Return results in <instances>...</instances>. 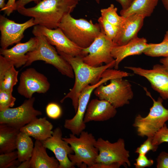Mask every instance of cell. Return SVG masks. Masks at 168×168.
Wrapping results in <instances>:
<instances>
[{"instance_id": "cell-1", "label": "cell", "mask_w": 168, "mask_h": 168, "mask_svg": "<svg viewBox=\"0 0 168 168\" xmlns=\"http://www.w3.org/2000/svg\"><path fill=\"white\" fill-rule=\"evenodd\" d=\"M79 0H43L32 7H23L17 11L24 16L34 19L36 25L54 29L63 17L72 12L78 4Z\"/></svg>"}, {"instance_id": "cell-2", "label": "cell", "mask_w": 168, "mask_h": 168, "mask_svg": "<svg viewBox=\"0 0 168 168\" xmlns=\"http://www.w3.org/2000/svg\"><path fill=\"white\" fill-rule=\"evenodd\" d=\"M57 51L70 64L75 77L73 87L61 100L60 102H63L66 99H70L76 112L78 107L79 96L82 89L88 85L97 83L106 69L114 67L115 60L108 64L97 67H93L84 63L81 57L72 56L63 52Z\"/></svg>"}, {"instance_id": "cell-3", "label": "cell", "mask_w": 168, "mask_h": 168, "mask_svg": "<svg viewBox=\"0 0 168 168\" xmlns=\"http://www.w3.org/2000/svg\"><path fill=\"white\" fill-rule=\"evenodd\" d=\"M67 37L82 49L88 47L101 32L99 23L84 18L76 19L70 13L66 15L58 25Z\"/></svg>"}, {"instance_id": "cell-4", "label": "cell", "mask_w": 168, "mask_h": 168, "mask_svg": "<svg viewBox=\"0 0 168 168\" xmlns=\"http://www.w3.org/2000/svg\"><path fill=\"white\" fill-rule=\"evenodd\" d=\"M79 136L77 137L71 133L69 138H63L74 152V154H69L68 158L74 166L91 168L99 154V151L95 145L96 140L92 133L84 131Z\"/></svg>"}, {"instance_id": "cell-5", "label": "cell", "mask_w": 168, "mask_h": 168, "mask_svg": "<svg viewBox=\"0 0 168 168\" xmlns=\"http://www.w3.org/2000/svg\"><path fill=\"white\" fill-rule=\"evenodd\" d=\"M34 36L38 38V44L35 49L26 54L27 61L23 67L29 66L35 61H43L54 66L62 75L73 78L74 75L70 64L58 54L45 37L41 34Z\"/></svg>"}, {"instance_id": "cell-6", "label": "cell", "mask_w": 168, "mask_h": 168, "mask_svg": "<svg viewBox=\"0 0 168 168\" xmlns=\"http://www.w3.org/2000/svg\"><path fill=\"white\" fill-rule=\"evenodd\" d=\"M144 89L146 95L152 100L153 105L146 117L138 114L133 125L136 128L138 136L153 138L168 121V109L163 106V99L161 97H158L156 100L147 89L144 88Z\"/></svg>"}, {"instance_id": "cell-7", "label": "cell", "mask_w": 168, "mask_h": 168, "mask_svg": "<svg viewBox=\"0 0 168 168\" xmlns=\"http://www.w3.org/2000/svg\"><path fill=\"white\" fill-rule=\"evenodd\" d=\"M115 77V73L113 70L107 69L102 73L101 78L97 83L84 87L79 96L76 114L72 119L65 120L64 128L70 130L72 133L77 136L79 135L86 128L84 118L92 92L100 85Z\"/></svg>"}, {"instance_id": "cell-8", "label": "cell", "mask_w": 168, "mask_h": 168, "mask_svg": "<svg viewBox=\"0 0 168 168\" xmlns=\"http://www.w3.org/2000/svg\"><path fill=\"white\" fill-rule=\"evenodd\" d=\"M95 145L99 151L95 163L107 164L111 168L131 166L129 152L125 148L123 139L120 138L116 142L111 143L100 138L96 140Z\"/></svg>"}, {"instance_id": "cell-9", "label": "cell", "mask_w": 168, "mask_h": 168, "mask_svg": "<svg viewBox=\"0 0 168 168\" xmlns=\"http://www.w3.org/2000/svg\"><path fill=\"white\" fill-rule=\"evenodd\" d=\"M106 85L102 84L97 88L94 93L99 99L106 100L116 108L129 103L133 96L131 84L121 78L112 79Z\"/></svg>"}, {"instance_id": "cell-10", "label": "cell", "mask_w": 168, "mask_h": 168, "mask_svg": "<svg viewBox=\"0 0 168 168\" xmlns=\"http://www.w3.org/2000/svg\"><path fill=\"white\" fill-rule=\"evenodd\" d=\"M34 97L25 100L20 106L0 111V124H4L18 129L42 114L34 107Z\"/></svg>"}, {"instance_id": "cell-11", "label": "cell", "mask_w": 168, "mask_h": 168, "mask_svg": "<svg viewBox=\"0 0 168 168\" xmlns=\"http://www.w3.org/2000/svg\"><path fill=\"white\" fill-rule=\"evenodd\" d=\"M101 32L88 47L82 49L84 57L82 58L86 63L93 67H98L104 63L109 64L115 61L112 54L113 48L116 46L112 40Z\"/></svg>"}, {"instance_id": "cell-12", "label": "cell", "mask_w": 168, "mask_h": 168, "mask_svg": "<svg viewBox=\"0 0 168 168\" xmlns=\"http://www.w3.org/2000/svg\"><path fill=\"white\" fill-rule=\"evenodd\" d=\"M32 33L34 35H44L49 42L55 46L57 51L63 52L74 57H84L82 48L70 40L59 27L51 29L40 25L33 26Z\"/></svg>"}, {"instance_id": "cell-13", "label": "cell", "mask_w": 168, "mask_h": 168, "mask_svg": "<svg viewBox=\"0 0 168 168\" xmlns=\"http://www.w3.org/2000/svg\"><path fill=\"white\" fill-rule=\"evenodd\" d=\"M50 87L47 77L34 68H30L21 74L17 90L20 95L28 99L32 98L35 93H46Z\"/></svg>"}, {"instance_id": "cell-14", "label": "cell", "mask_w": 168, "mask_h": 168, "mask_svg": "<svg viewBox=\"0 0 168 168\" xmlns=\"http://www.w3.org/2000/svg\"><path fill=\"white\" fill-rule=\"evenodd\" d=\"M35 25L33 18L23 23H19L1 15L0 45L1 48L7 49L10 46L19 43L24 37L25 31Z\"/></svg>"}, {"instance_id": "cell-15", "label": "cell", "mask_w": 168, "mask_h": 168, "mask_svg": "<svg viewBox=\"0 0 168 168\" xmlns=\"http://www.w3.org/2000/svg\"><path fill=\"white\" fill-rule=\"evenodd\" d=\"M124 68L145 78L150 83L152 88L160 94L161 98L168 101V68L159 64L154 65L150 69L133 66Z\"/></svg>"}, {"instance_id": "cell-16", "label": "cell", "mask_w": 168, "mask_h": 168, "mask_svg": "<svg viewBox=\"0 0 168 168\" xmlns=\"http://www.w3.org/2000/svg\"><path fill=\"white\" fill-rule=\"evenodd\" d=\"M43 145L54 154L59 163V168H74L68 155L74 152L70 146L63 139L62 130L59 127L53 131L52 136L41 142Z\"/></svg>"}, {"instance_id": "cell-17", "label": "cell", "mask_w": 168, "mask_h": 168, "mask_svg": "<svg viewBox=\"0 0 168 168\" xmlns=\"http://www.w3.org/2000/svg\"><path fill=\"white\" fill-rule=\"evenodd\" d=\"M144 18L142 15L133 14L124 18L113 41L116 46L125 45L137 37L138 32L142 28Z\"/></svg>"}, {"instance_id": "cell-18", "label": "cell", "mask_w": 168, "mask_h": 168, "mask_svg": "<svg viewBox=\"0 0 168 168\" xmlns=\"http://www.w3.org/2000/svg\"><path fill=\"white\" fill-rule=\"evenodd\" d=\"M36 36L31 38L27 42L18 43L11 48L0 49V54L16 68L24 66L27 60L26 54L35 49L38 44Z\"/></svg>"}, {"instance_id": "cell-19", "label": "cell", "mask_w": 168, "mask_h": 168, "mask_svg": "<svg viewBox=\"0 0 168 168\" xmlns=\"http://www.w3.org/2000/svg\"><path fill=\"white\" fill-rule=\"evenodd\" d=\"M117 112L116 108L108 101L93 99L88 105L84 121L86 124L91 121H106L114 117Z\"/></svg>"}, {"instance_id": "cell-20", "label": "cell", "mask_w": 168, "mask_h": 168, "mask_svg": "<svg viewBox=\"0 0 168 168\" xmlns=\"http://www.w3.org/2000/svg\"><path fill=\"white\" fill-rule=\"evenodd\" d=\"M152 44V43H147L145 38L137 37L125 45L114 46L111 51L112 55L115 60L114 69H118L119 63L125 58L143 53Z\"/></svg>"}, {"instance_id": "cell-21", "label": "cell", "mask_w": 168, "mask_h": 168, "mask_svg": "<svg viewBox=\"0 0 168 168\" xmlns=\"http://www.w3.org/2000/svg\"><path fill=\"white\" fill-rule=\"evenodd\" d=\"M53 127L52 123L44 117L37 118L21 128L20 130L36 140L42 142L52 136Z\"/></svg>"}, {"instance_id": "cell-22", "label": "cell", "mask_w": 168, "mask_h": 168, "mask_svg": "<svg viewBox=\"0 0 168 168\" xmlns=\"http://www.w3.org/2000/svg\"><path fill=\"white\" fill-rule=\"evenodd\" d=\"M46 149L41 141L36 140L30 159V168H59L58 161L49 156Z\"/></svg>"}, {"instance_id": "cell-23", "label": "cell", "mask_w": 168, "mask_h": 168, "mask_svg": "<svg viewBox=\"0 0 168 168\" xmlns=\"http://www.w3.org/2000/svg\"><path fill=\"white\" fill-rule=\"evenodd\" d=\"M18 71L15 66L0 55V90L12 92L13 87L18 82Z\"/></svg>"}, {"instance_id": "cell-24", "label": "cell", "mask_w": 168, "mask_h": 168, "mask_svg": "<svg viewBox=\"0 0 168 168\" xmlns=\"http://www.w3.org/2000/svg\"><path fill=\"white\" fill-rule=\"evenodd\" d=\"M20 130L4 124H0V153L12 152L16 149Z\"/></svg>"}, {"instance_id": "cell-25", "label": "cell", "mask_w": 168, "mask_h": 168, "mask_svg": "<svg viewBox=\"0 0 168 168\" xmlns=\"http://www.w3.org/2000/svg\"><path fill=\"white\" fill-rule=\"evenodd\" d=\"M158 0H134L127 9L120 12V16L126 17L138 14L144 18L151 16L157 5Z\"/></svg>"}, {"instance_id": "cell-26", "label": "cell", "mask_w": 168, "mask_h": 168, "mask_svg": "<svg viewBox=\"0 0 168 168\" xmlns=\"http://www.w3.org/2000/svg\"><path fill=\"white\" fill-rule=\"evenodd\" d=\"M34 146L30 137L20 131L17 136L16 146L18 160L20 162L30 159Z\"/></svg>"}, {"instance_id": "cell-27", "label": "cell", "mask_w": 168, "mask_h": 168, "mask_svg": "<svg viewBox=\"0 0 168 168\" xmlns=\"http://www.w3.org/2000/svg\"><path fill=\"white\" fill-rule=\"evenodd\" d=\"M143 53L146 55L152 57L168 56V30L164 35L162 41L158 44H152L147 48Z\"/></svg>"}, {"instance_id": "cell-28", "label": "cell", "mask_w": 168, "mask_h": 168, "mask_svg": "<svg viewBox=\"0 0 168 168\" xmlns=\"http://www.w3.org/2000/svg\"><path fill=\"white\" fill-rule=\"evenodd\" d=\"M117 8L111 4L108 7L100 9L101 16L114 25L119 27L124 19V17L119 16Z\"/></svg>"}, {"instance_id": "cell-29", "label": "cell", "mask_w": 168, "mask_h": 168, "mask_svg": "<svg viewBox=\"0 0 168 168\" xmlns=\"http://www.w3.org/2000/svg\"><path fill=\"white\" fill-rule=\"evenodd\" d=\"M18 157L17 151L0 154V168H17L21 163Z\"/></svg>"}, {"instance_id": "cell-30", "label": "cell", "mask_w": 168, "mask_h": 168, "mask_svg": "<svg viewBox=\"0 0 168 168\" xmlns=\"http://www.w3.org/2000/svg\"><path fill=\"white\" fill-rule=\"evenodd\" d=\"M98 21L102 27L106 36L113 40L117 35L118 27L110 23L101 16L98 18Z\"/></svg>"}, {"instance_id": "cell-31", "label": "cell", "mask_w": 168, "mask_h": 168, "mask_svg": "<svg viewBox=\"0 0 168 168\" xmlns=\"http://www.w3.org/2000/svg\"><path fill=\"white\" fill-rule=\"evenodd\" d=\"M16 100L12 92L0 90V111L13 107Z\"/></svg>"}, {"instance_id": "cell-32", "label": "cell", "mask_w": 168, "mask_h": 168, "mask_svg": "<svg viewBox=\"0 0 168 168\" xmlns=\"http://www.w3.org/2000/svg\"><path fill=\"white\" fill-rule=\"evenodd\" d=\"M165 142H168V128L166 124L155 134L152 139L153 144L156 146H158Z\"/></svg>"}, {"instance_id": "cell-33", "label": "cell", "mask_w": 168, "mask_h": 168, "mask_svg": "<svg viewBox=\"0 0 168 168\" xmlns=\"http://www.w3.org/2000/svg\"><path fill=\"white\" fill-rule=\"evenodd\" d=\"M152 137H147V139L136 149L135 152L139 155H146L149 151L156 152L158 146L154 145L152 142Z\"/></svg>"}, {"instance_id": "cell-34", "label": "cell", "mask_w": 168, "mask_h": 168, "mask_svg": "<svg viewBox=\"0 0 168 168\" xmlns=\"http://www.w3.org/2000/svg\"><path fill=\"white\" fill-rule=\"evenodd\" d=\"M46 113L49 118L55 119L61 116L62 111L60 107L58 104L54 102H51L46 106Z\"/></svg>"}, {"instance_id": "cell-35", "label": "cell", "mask_w": 168, "mask_h": 168, "mask_svg": "<svg viewBox=\"0 0 168 168\" xmlns=\"http://www.w3.org/2000/svg\"><path fill=\"white\" fill-rule=\"evenodd\" d=\"M136 162L134 164L136 168H144L152 166L154 161L152 159H148L146 155H139L135 159Z\"/></svg>"}, {"instance_id": "cell-36", "label": "cell", "mask_w": 168, "mask_h": 168, "mask_svg": "<svg viewBox=\"0 0 168 168\" xmlns=\"http://www.w3.org/2000/svg\"><path fill=\"white\" fill-rule=\"evenodd\" d=\"M157 168H168V153L161 152L156 159Z\"/></svg>"}, {"instance_id": "cell-37", "label": "cell", "mask_w": 168, "mask_h": 168, "mask_svg": "<svg viewBox=\"0 0 168 168\" xmlns=\"http://www.w3.org/2000/svg\"><path fill=\"white\" fill-rule=\"evenodd\" d=\"M16 0H8L5 7L0 11H3L7 16H9L13 12L16 10Z\"/></svg>"}, {"instance_id": "cell-38", "label": "cell", "mask_w": 168, "mask_h": 168, "mask_svg": "<svg viewBox=\"0 0 168 168\" xmlns=\"http://www.w3.org/2000/svg\"><path fill=\"white\" fill-rule=\"evenodd\" d=\"M41 0H18L16 2V10L19 8L25 7V6L29 3L34 1L36 4Z\"/></svg>"}, {"instance_id": "cell-39", "label": "cell", "mask_w": 168, "mask_h": 168, "mask_svg": "<svg viewBox=\"0 0 168 168\" xmlns=\"http://www.w3.org/2000/svg\"><path fill=\"white\" fill-rule=\"evenodd\" d=\"M121 5L122 9L125 10L128 8L134 0H115Z\"/></svg>"}, {"instance_id": "cell-40", "label": "cell", "mask_w": 168, "mask_h": 168, "mask_svg": "<svg viewBox=\"0 0 168 168\" xmlns=\"http://www.w3.org/2000/svg\"><path fill=\"white\" fill-rule=\"evenodd\" d=\"M17 168H30V159L21 162Z\"/></svg>"}, {"instance_id": "cell-41", "label": "cell", "mask_w": 168, "mask_h": 168, "mask_svg": "<svg viewBox=\"0 0 168 168\" xmlns=\"http://www.w3.org/2000/svg\"><path fill=\"white\" fill-rule=\"evenodd\" d=\"M160 62L162 65L168 69V56L161 59Z\"/></svg>"}, {"instance_id": "cell-42", "label": "cell", "mask_w": 168, "mask_h": 168, "mask_svg": "<svg viewBox=\"0 0 168 168\" xmlns=\"http://www.w3.org/2000/svg\"><path fill=\"white\" fill-rule=\"evenodd\" d=\"M165 9L168 11V0H161Z\"/></svg>"}, {"instance_id": "cell-43", "label": "cell", "mask_w": 168, "mask_h": 168, "mask_svg": "<svg viewBox=\"0 0 168 168\" xmlns=\"http://www.w3.org/2000/svg\"><path fill=\"white\" fill-rule=\"evenodd\" d=\"M5 0H0V8L1 9L3 8L5 6Z\"/></svg>"}, {"instance_id": "cell-44", "label": "cell", "mask_w": 168, "mask_h": 168, "mask_svg": "<svg viewBox=\"0 0 168 168\" xmlns=\"http://www.w3.org/2000/svg\"><path fill=\"white\" fill-rule=\"evenodd\" d=\"M96 2L97 3L99 4L100 3L101 0H95Z\"/></svg>"}]
</instances>
